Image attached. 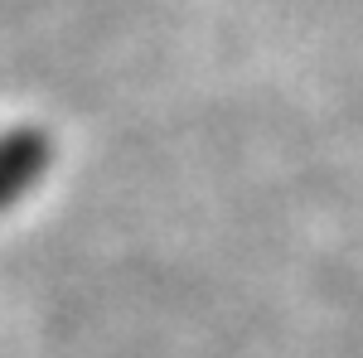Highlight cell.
Listing matches in <instances>:
<instances>
[{
  "label": "cell",
  "mask_w": 363,
  "mask_h": 358,
  "mask_svg": "<svg viewBox=\"0 0 363 358\" xmlns=\"http://www.w3.org/2000/svg\"><path fill=\"white\" fill-rule=\"evenodd\" d=\"M54 169V136L44 126H5L0 131V218L15 213Z\"/></svg>",
  "instance_id": "obj_1"
}]
</instances>
